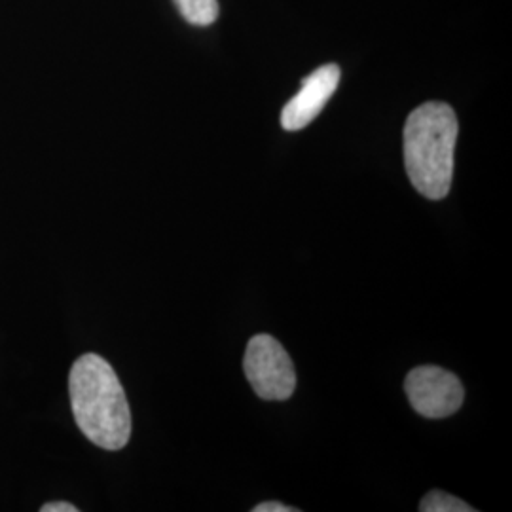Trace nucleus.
Masks as SVG:
<instances>
[{"label":"nucleus","instance_id":"2","mask_svg":"<svg viewBox=\"0 0 512 512\" xmlns=\"http://www.w3.org/2000/svg\"><path fill=\"white\" fill-rule=\"evenodd\" d=\"M458 133V116L446 103L431 101L410 112L404 124V165L421 196L429 200L448 196Z\"/></svg>","mask_w":512,"mask_h":512},{"label":"nucleus","instance_id":"8","mask_svg":"<svg viewBox=\"0 0 512 512\" xmlns=\"http://www.w3.org/2000/svg\"><path fill=\"white\" fill-rule=\"evenodd\" d=\"M253 512H296V509L294 507H287L283 503H277V501H266V503L256 505Z\"/></svg>","mask_w":512,"mask_h":512},{"label":"nucleus","instance_id":"4","mask_svg":"<svg viewBox=\"0 0 512 512\" xmlns=\"http://www.w3.org/2000/svg\"><path fill=\"white\" fill-rule=\"evenodd\" d=\"M404 389L412 408L423 418L431 420L456 414L465 399V389L458 376L440 366L414 368L406 376Z\"/></svg>","mask_w":512,"mask_h":512},{"label":"nucleus","instance_id":"1","mask_svg":"<svg viewBox=\"0 0 512 512\" xmlns=\"http://www.w3.org/2000/svg\"><path fill=\"white\" fill-rule=\"evenodd\" d=\"M73 416L86 439L105 450H122L131 437V410L114 368L99 355L76 359L69 376Z\"/></svg>","mask_w":512,"mask_h":512},{"label":"nucleus","instance_id":"6","mask_svg":"<svg viewBox=\"0 0 512 512\" xmlns=\"http://www.w3.org/2000/svg\"><path fill=\"white\" fill-rule=\"evenodd\" d=\"M181 16L192 25L207 27L219 18V0H175Z\"/></svg>","mask_w":512,"mask_h":512},{"label":"nucleus","instance_id":"3","mask_svg":"<svg viewBox=\"0 0 512 512\" xmlns=\"http://www.w3.org/2000/svg\"><path fill=\"white\" fill-rule=\"evenodd\" d=\"M243 372L264 401H287L296 389L293 361L274 336L256 334L245 349Z\"/></svg>","mask_w":512,"mask_h":512},{"label":"nucleus","instance_id":"9","mask_svg":"<svg viewBox=\"0 0 512 512\" xmlns=\"http://www.w3.org/2000/svg\"><path fill=\"white\" fill-rule=\"evenodd\" d=\"M40 511L42 512H78V507H74L71 503H46V505H42L40 507Z\"/></svg>","mask_w":512,"mask_h":512},{"label":"nucleus","instance_id":"5","mask_svg":"<svg viewBox=\"0 0 512 512\" xmlns=\"http://www.w3.org/2000/svg\"><path fill=\"white\" fill-rule=\"evenodd\" d=\"M340 67L336 63L323 65L302 80L300 92L285 105L281 112V126L287 131H298L310 126L321 114L330 97L338 90Z\"/></svg>","mask_w":512,"mask_h":512},{"label":"nucleus","instance_id":"7","mask_svg":"<svg viewBox=\"0 0 512 512\" xmlns=\"http://www.w3.org/2000/svg\"><path fill=\"white\" fill-rule=\"evenodd\" d=\"M421 512H473L475 509L454 495L433 490L421 499Z\"/></svg>","mask_w":512,"mask_h":512}]
</instances>
